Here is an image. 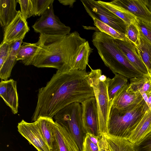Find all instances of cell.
Wrapping results in <instances>:
<instances>
[{
  "mask_svg": "<svg viewBox=\"0 0 151 151\" xmlns=\"http://www.w3.org/2000/svg\"><path fill=\"white\" fill-rule=\"evenodd\" d=\"M34 31L40 34L67 35L71 28L60 21L54 13L53 4H51L32 26Z\"/></svg>",
  "mask_w": 151,
  "mask_h": 151,
  "instance_id": "obj_7",
  "label": "cell"
},
{
  "mask_svg": "<svg viewBox=\"0 0 151 151\" xmlns=\"http://www.w3.org/2000/svg\"><path fill=\"white\" fill-rule=\"evenodd\" d=\"M82 108V122L83 130L86 134L90 133L101 137L98 112L96 98L92 97L81 103Z\"/></svg>",
  "mask_w": 151,
  "mask_h": 151,
  "instance_id": "obj_10",
  "label": "cell"
},
{
  "mask_svg": "<svg viewBox=\"0 0 151 151\" xmlns=\"http://www.w3.org/2000/svg\"><path fill=\"white\" fill-rule=\"evenodd\" d=\"M17 128L19 133L38 151H50L37 120L29 123L22 119Z\"/></svg>",
  "mask_w": 151,
  "mask_h": 151,
  "instance_id": "obj_9",
  "label": "cell"
},
{
  "mask_svg": "<svg viewBox=\"0 0 151 151\" xmlns=\"http://www.w3.org/2000/svg\"><path fill=\"white\" fill-rule=\"evenodd\" d=\"M55 122L65 128L75 139L79 151H82L86 134L82 122V108L81 103L70 104L61 109L53 117Z\"/></svg>",
  "mask_w": 151,
  "mask_h": 151,
  "instance_id": "obj_6",
  "label": "cell"
},
{
  "mask_svg": "<svg viewBox=\"0 0 151 151\" xmlns=\"http://www.w3.org/2000/svg\"><path fill=\"white\" fill-rule=\"evenodd\" d=\"M88 73L89 81L93 89L96 98L99 121V133L101 136L108 134V125L112 105L108 92V77L102 74L100 69H93Z\"/></svg>",
  "mask_w": 151,
  "mask_h": 151,
  "instance_id": "obj_5",
  "label": "cell"
},
{
  "mask_svg": "<svg viewBox=\"0 0 151 151\" xmlns=\"http://www.w3.org/2000/svg\"><path fill=\"white\" fill-rule=\"evenodd\" d=\"M136 24L140 32L151 43V23L137 18Z\"/></svg>",
  "mask_w": 151,
  "mask_h": 151,
  "instance_id": "obj_33",
  "label": "cell"
},
{
  "mask_svg": "<svg viewBox=\"0 0 151 151\" xmlns=\"http://www.w3.org/2000/svg\"><path fill=\"white\" fill-rule=\"evenodd\" d=\"M112 79L108 77V92L109 101L112 105L113 100L120 89L128 83L127 78L124 76L116 73Z\"/></svg>",
  "mask_w": 151,
  "mask_h": 151,
  "instance_id": "obj_26",
  "label": "cell"
},
{
  "mask_svg": "<svg viewBox=\"0 0 151 151\" xmlns=\"http://www.w3.org/2000/svg\"><path fill=\"white\" fill-rule=\"evenodd\" d=\"M43 136L50 149L53 140L52 129L55 123L52 118L41 117L37 120Z\"/></svg>",
  "mask_w": 151,
  "mask_h": 151,
  "instance_id": "obj_27",
  "label": "cell"
},
{
  "mask_svg": "<svg viewBox=\"0 0 151 151\" xmlns=\"http://www.w3.org/2000/svg\"><path fill=\"white\" fill-rule=\"evenodd\" d=\"M125 35L127 38L136 46L139 44L140 33L136 23L127 25Z\"/></svg>",
  "mask_w": 151,
  "mask_h": 151,
  "instance_id": "obj_31",
  "label": "cell"
},
{
  "mask_svg": "<svg viewBox=\"0 0 151 151\" xmlns=\"http://www.w3.org/2000/svg\"><path fill=\"white\" fill-rule=\"evenodd\" d=\"M140 43L138 45L136 46L139 56L146 67L149 75L150 76H151V43L140 32Z\"/></svg>",
  "mask_w": 151,
  "mask_h": 151,
  "instance_id": "obj_23",
  "label": "cell"
},
{
  "mask_svg": "<svg viewBox=\"0 0 151 151\" xmlns=\"http://www.w3.org/2000/svg\"><path fill=\"white\" fill-rule=\"evenodd\" d=\"M53 140L50 151H80L71 134L56 122L52 129Z\"/></svg>",
  "mask_w": 151,
  "mask_h": 151,
  "instance_id": "obj_11",
  "label": "cell"
},
{
  "mask_svg": "<svg viewBox=\"0 0 151 151\" xmlns=\"http://www.w3.org/2000/svg\"><path fill=\"white\" fill-rule=\"evenodd\" d=\"M54 0H31L33 16H41Z\"/></svg>",
  "mask_w": 151,
  "mask_h": 151,
  "instance_id": "obj_30",
  "label": "cell"
},
{
  "mask_svg": "<svg viewBox=\"0 0 151 151\" xmlns=\"http://www.w3.org/2000/svg\"><path fill=\"white\" fill-rule=\"evenodd\" d=\"M150 80H151V76H150Z\"/></svg>",
  "mask_w": 151,
  "mask_h": 151,
  "instance_id": "obj_40",
  "label": "cell"
},
{
  "mask_svg": "<svg viewBox=\"0 0 151 151\" xmlns=\"http://www.w3.org/2000/svg\"><path fill=\"white\" fill-rule=\"evenodd\" d=\"M20 6V12L23 18L26 20L33 16L31 0H17Z\"/></svg>",
  "mask_w": 151,
  "mask_h": 151,
  "instance_id": "obj_32",
  "label": "cell"
},
{
  "mask_svg": "<svg viewBox=\"0 0 151 151\" xmlns=\"http://www.w3.org/2000/svg\"><path fill=\"white\" fill-rule=\"evenodd\" d=\"M16 0H0V23L4 29L16 17L19 10L17 11Z\"/></svg>",
  "mask_w": 151,
  "mask_h": 151,
  "instance_id": "obj_19",
  "label": "cell"
},
{
  "mask_svg": "<svg viewBox=\"0 0 151 151\" xmlns=\"http://www.w3.org/2000/svg\"><path fill=\"white\" fill-rule=\"evenodd\" d=\"M106 137L107 151H136L135 146L128 140L107 134Z\"/></svg>",
  "mask_w": 151,
  "mask_h": 151,
  "instance_id": "obj_21",
  "label": "cell"
},
{
  "mask_svg": "<svg viewBox=\"0 0 151 151\" xmlns=\"http://www.w3.org/2000/svg\"><path fill=\"white\" fill-rule=\"evenodd\" d=\"M23 39L17 40L11 44L9 55L2 65L0 67V78L1 80H7L10 77L12 69L17 61V52Z\"/></svg>",
  "mask_w": 151,
  "mask_h": 151,
  "instance_id": "obj_18",
  "label": "cell"
},
{
  "mask_svg": "<svg viewBox=\"0 0 151 151\" xmlns=\"http://www.w3.org/2000/svg\"><path fill=\"white\" fill-rule=\"evenodd\" d=\"M92 42L105 65L114 74L130 79L143 75L128 60L118 47L115 39L96 31L93 34Z\"/></svg>",
  "mask_w": 151,
  "mask_h": 151,
  "instance_id": "obj_3",
  "label": "cell"
},
{
  "mask_svg": "<svg viewBox=\"0 0 151 151\" xmlns=\"http://www.w3.org/2000/svg\"><path fill=\"white\" fill-rule=\"evenodd\" d=\"M11 44L2 41L0 45V67L7 58L10 52Z\"/></svg>",
  "mask_w": 151,
  "mask_h": 151,
  "instance_id": "obj_34",
  "label": "cell"
},
{
  "mask_svg": "<svg viewBox=\"0 0 151 151\" xmlns=\"http://www.w3.org/2000/svg\"><path fill=\"white\" fill-rule=\"evenodd\" d=\"M143 1L151 12V0H143Z\"/></svg>",
  "mask_w": 151,
  "mask_h": 151,
  "instance_id": "obj_39",
  "label": "cell"
},
{
  "mask_svg": "<svg viewBox=\"0 0 151 151\" xmlns=\"http://www.w3.org/2000/svg\"><path fill=\"white\" fill-rule=\"evenodd\" d=\"M98 1L104 7L123 20L126 24L136 23L137 18L125 9L111 2Z\"/></svg>",
  "mask_w": 151,
  "mask_h": 151,
  "instance_id": "obj_22",
  "label": "cell"
},
{
  "mask_svg": "<svg viewBox=\"0 0 151 151\" xmlns=\"http://www.w3.org/2000/svg\"><path fill=\"white\" fill-rule=\"evenodd\" d=\"M151 132V109L148 107L128 139L134 145L139 144Z\"/></svg>",
  "mask_w": 151,
  "mask_h": 151,
  "instance_id": "obj_16",
  "label": "cell"
},
{
  "mask_svg": "<svg viewBox=\"0 0 151 151\" xmlns=\"http://www.w3.org/2000/svg\"><path fill=\"white\" fill-rule=\"evenodd\" d=\"M86 70H57L46 86L39 89L32 122L41 117L52 118L67 106L95 97Z\"/></svg>",
  "mask_w": 151,
  "mask_h": 151,
  "instance_id": "obj_1",
  "label": "cell"
},
{
  "mask_svg": "<svg viewBox=\"0 0 151 151\" xmlns=\"http://www.w3.org/2000/svg\"><path fill=\"white\" fill-rule=\"evenodd\" d=\"M93 50L88 41L83 43L80 47L71 70H86L89 56Z\"/></svg>",
  "mask_w": 151,
  "mask_h": 151,
  "instance_id": "obj_24",
  "label": "cell"
},
{
  "mask_svg": "<svg viewBox=\"0 0 151 151\" xmlns=\"http://www.w3.org/2000/svg\"><path fill=\"white\" fill-rule=\"evenodd\" d=\"M81 1L86 11L91 18H95L125 35L127 25L98 1L81 0Z\"/></svg>",
  "mask_w": 151,
  "mask_h": 151,
  "instance_id": "obj_8",
  "label": "cell"
},
{
  "mask_svg": "<svg viewBox=\"0 0 151 151\" xmlns=\"http://www.w3.org/2000/svg\"><path fill=\"white\" fill-rule=\"evenodd\" d=\"M101 137L86 133L83 143L82 151H100L99 140Z\"/></svg>",
  "mask_w": 151,
  "mask_h": 151,
  "instance_id": "obj_29",
  "label": "cell"
},
{
  "mask_svg": "<svg viewBox=\"0 0 151 151\" xmlns=\"http://www.w3.org/2000/svg\"><path fill=\"white\" fill-rule=\"evenodd\" d=\"M17 52V61L20 60L25 65H32L34 58L38 48L37 42H22Z\"/></svg>",
  "mask_w": 151,
  "mask_h": 151,
  "instance_id": "obj_20",
  "label": "cell"
},
{
  "mask_svg": "<svg viewBox=\"0 0 151 151\" xmlns=\"http://www.w3.org/2000/svg\"><path fill=\"white\" fill-rule=\"evenodd\" d=\"M99 144L100 151H107L106 140L104 135H102L100 139Z\"/></svg>",
  "mask_w": 151,
  "mask_h": 151,
  "instance_id": "obj_36",
  "label": "cell"
},
{
  "mask_svg": "<svg viewBox=\"0 0 151 151\" xmlns=\"http://www.w3.org/2000/svg\"><path fill=\"white\" fill-rule=\"evenodd\" d=\"M0 96L14 114L18 112L19 98L17 82L13 79L2 80L0 83Z\"/></svg>",
  "mask_w": 151,
  "mask_h": 151,
  "instance_id": "obj_14",
  "label": "cell"
},
{
  "mask_svg": "<svg viewBox=\"0 0 151 151\" xmlns=\"http://www.w3.org/2000/svg\"><path fill=\"white\" fill-rule=\"evenodd\" d=\"M86 41L76 31L67 35L40 34L32 65L60 72L71 70L81 45Z\"/></svg>",
  "mask_w": 151,
  "mask_h": 151,
  "instance_id": "obj_2",
  "label": "cell"
},
{
  "mask_svg": "<svg viewBox=\"0 0 151 151\" xmlns=\"http://www.w3.org/2000/svg\"><path fill=\"white\" fill-rule=\"evenodd\" d=\"M111 2L127 10L137 18L151 23V12L143 0H114Z\"/></svg>",
  "mask_w": 151,
  "mask_h": 151,
  "instance_id": "obj_15",
  "label": "cell"
},
{
  "mask_svg": "<svg viewBox=\"0 0 151 151\" xmlns=\"http://www.w3.org/2000/svg\"><path fill=\"white\" fill-rule=\"evenodd\" d=\"M4 29L3 41L10 44L23 39L29 30L27 20L23 18L20 10L15 19Z\"/></svg>",
  "mask_w": 151,
  "mask_h": 151,
  "instance_id": "obj_12",
  "label": "cell"
},
{
  "mask_svg": "<svg viewBox=\"0 0 151 151\" xmlns=\"http://www.w3.org/2000/svg\"><path fill=\"white\" fill-rule=\"evenodd\" d=\"M148 108L142 98L126 108L111 107L108 122V134L128 140L145 111Z\"/></svg>",
  "mask_w": 151,
  "mask_h": 151,
  "instance_id": "obj_4",
  "label": "cell"
},
{
  "mask_svg": "<svg viewBox=\"0 0 151 151\" xmlns=\"http://www.w3.org/2000/svg\"><path fill=\"white\" fill-rule=\"evenodd\" d=\"M130 81V88L134 93L141 94L151 92V81L149 76L132 78Z\"/></svg>",
  "mask_w": 151,
  "mask_h": 151,
  "instance_id": "obj_25",
  "label": "cell"
},
{
  "mask_svg": "<svg viewBox=\"0 0 151 151\" xmlns=\"http://www.w3.org/2000/svg\"><path fill=\"white\" fill-rule=\"evenodd\" d=\"M117 45L131 63L143 75L148 76L146 67L139 57L136 45L127 38L115 39Z\"/></svg>",
  "mask_w": 151,
  "mask_h": 151,
  "instance_id": "obj_13",
  "label": "cell"
},
{
  "mask_svg": "<svg viewBox=\"0 0 151 151\" xmlns=\"http://www.w3.org/2000/svg\"><path fill=\"white\" fill-rule=\"evenodd\" d=\"M59 2L65 6H69L70 7L73 8V4L76 1L75 0H58Z\"/></svg>",
  "mask_w": 151,
  "mask_h": 151,
  "instance_id": "obj_37",
  "label": "cell"
},
{
  "mask_svg": "<svg viewBox=\"0 0 151 151\" xmlns=\"http://www.w3.org/2000/svg\"><path fill=\"white\" fill-rule=\"evenodd\" d=\"M135 146L136 151H151V132Z\"/></svg>",
  "mask_w": 151,
  "mask_h": 151,
  "instance_id": "obj_35",
  "label": "cell"
},
{
  "mask_svg": "<svg viewBox=\"0 0 151 151\" xmlns=\"http://www.w3.org/2000/svg\"><path fill=\"white\" fill-rule=\"evenodd\" d=\"M94 24L99 31L104 32L114 38L124 40L127 38L123 33L114 29L109 25L94 18H92Z\"/></svg>",
  "mask_w": 151,
  "mask_h": 151,
  "instance_id": "obj_28",
  "label": "cell"
},
{
  "mask_svg": "<svg viewBox=\"0 0 151 151\" xmlns=\"http://www.w3.org/2000/svg\"><path fill=\"white\" fill-rule=\"evenodd\" d=\"M142 98L141 94L134 93L131 90L129 84L127 83L116 94L111 107L117 109H124L135 104Z\"/></svg>",
  "mask_w": 151,
  "mask_h": 151,
  "instance_id": "obj_17",
  "label": "cell"
},
{
  "mask_svg": "<svg viewBox=\"0 0 151 151\" xmlns=\"http://www.w3.org/2000/svg\"><path fill=\"white\" fill-rule=\"evenodd\" d=\"M148 99V102L147 105L148 107L151 109V92L146 93Z\"/></svg>",
  "mask_w": 151,
  "mask_h": 151,
  "instance_id": "obj_38",
  "label": "cell"
}]
</instances>
